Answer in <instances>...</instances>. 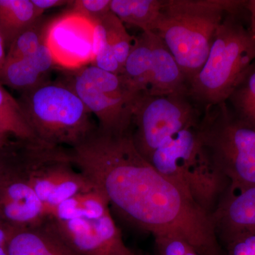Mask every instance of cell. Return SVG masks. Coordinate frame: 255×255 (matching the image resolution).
<instances>
[{
	"mask_svg": "<svg viewBox=\"0 0 255 255\" xmlns=\"http://www.w3.org/2000/svg\"><path fill=\"white\" fill-rule=\"evenodd\" d=\"M70 151L77 169L128 222L153 237L182 238L201 255H224L211 216L151 165L130 132L97 128Z\"/></svg>",
	"mask_w": 255,
	"mask_h": 255,
	"instance_id": "6da1fadb",
	"label": "cell"
},
{
	"mask_svg": "<svg viewBox=\"0 0 255 255\" xmlns=\"http://www.w3.org/2000/svg\"><path fill=\"white\" fill-rule=\"evenodd\" d=\"M241 0H162L152 32L163 41L189 82L204 66L214 36L228 14H239Z\"/></svg>",
	"mask_w": 255,
	"mask_h": 255,
	"instance_id": "7a4b0ae2",
	"label": "cell"
},
{
	"mask_svg": "<svg viewBox=\"0 0 255 255\" xmlns=\"http://www.w3.org/2000/svg\"><path fill=\"white\" fill-rule=\"evenodd\" d=\"M147 160L211 216L231 184L203 146L199 125L177 132Z\"/></svg>",
	"mask_w": 255,
	"mask_h": 255,
	"instance_id": "3957f363",
	"label": "cell"
},
{
	"mask_svg": "<svg viewBox=\"0 0 255 255\" xmlns=\"http://www.w3.org/2000/svg\"><path fill=\"white\" fill-rule=\"evenodd\" d=\"M38 140L72 148L97 130L93 115L66 82H48L18 100Z\"/></svg>",
	"mask_w": 255,
	"mask_h": 255,
	"instance_id": "277c9868",
	"label": "cell"
},
{
	"mask_svg": "<svg viewBox=\"0 0 255 255\" xmlns=\"http://www.w3.org/2000/svg\"><path fill=\"white\" fill-rule=\"evenodd\" d=\"M238 14L226 15L204 66L191 82L189 97L204 110L226 102L242 74L255 60V39Z\"/></svg>",
	"mask_w": 255,
	"mask_h": 255,
	"instance_id": "5b68a950",
	"label": "cell"
},
{
	"mask_svg": "<svg viewBox=\"0 0 255 255\" xmlns=\"http://www.w3.org/2000/svg\"><path fill=\"white\" fill-rule=\"evenodd\" d=\"M107 199L93 189L60 203L48 219L64 241L80 255H137L122 238Z\"/></svg>",
	"mask_w": 255,
	"mask_h": 255,
	"instance_id": "8992f818",
	"label": "cell"
},
{
	"mask_svg": "<svg viewBox=\"0 0 255 255\" xmlns=\"http://www.w3.org/2000/svg\"><path fill=\"white\" fill-rule=\"evenodd\" d=\"M199 131L208 155L229 179L231 189L255 187V126L240 119L226 102L204 111Z\"/></svg>",
	"mask_w": 255,
	"mask_h": 255,
	"instance_id": "52a82bcc",
	"label": "cell"
},
{
	"mask_svg": "<svg viewBox=\"0 0 255 255\" xmlns=\"http://www.w3.org/2000/svg\"><path fill=\"white\" fill-rule=\"evenodd\" d=\"M13 166L46 206L48 214L64 201L95 189L75 167L70 148L63 146L38 139H19Z\"/></svg>",
	"mask_w": 255,
	"mask_h": 255,
	"instance_id": "ba28073f",
	"label": "cell"
},
{
	"mask_svg": "<svg viewBox=\"0 0 255 255\" xmlns=\"http://www.w3.org/2000/svg\"><path fill=\"white\" fill-rule=\"evenodd\" d=\"M64 82L98 121L102 131L124 134L131 131L132 112L137 94L122 75L93 65L73 70Z\"/></svg>",
	"mask_w": 255,
	"mask_h": 255,
	"instance_id": "9c48e42d",
	"label": "cell"
},
{
	"mask_svg": "<svg viewBox=\"0 0 255 255\" xmlns=\"http://www.w3.org/2000/svg\"><path fill=\"white\" fill-rule=\"evenodd\" d=\"M201 117L198 106L188 94H141L135 101L132 112V142L147 159L177 132L197 126Z\"/></svg>",
	"mask_w": 255,
	"mask_h": 255,
	"instance_id": "30bf717a",
	"label": "cell"
},
{
	"mask_svg": "<svg viewBox=\"0 0 255 255\" xmlns=\"http://www.w3.org/2000/svg\"><path fill=\"white\" fill-rule=\"evenodd\" d=\"M94 34L92 21L68 10L49 21L45 41L57 66L75 70L93 63Z\"/></svg>",
	"mask_w": 255,
	"mask_h": 255,
	"instance_id": "8fae6325",
	"label": "cell"
},
{
	"mask_svg": "<svg viewBox=\"0 0 255 255\" xmlns=\"http://www.w3.org/2000/svg\"><path fill=\"white\" fill-rule=\"evenodd\" d=\"M48 216L46 206L11 166L0 187V221L14 229H21L38 226Z\"/></svg>",
	"mask_w": 255,
	"mask_h": 255,
	"instance_id": "7c38bea8",
	"label": "cell"
},
{
	"mask_svg": "<svg viewBox=\"0 0 255 255\" xmlns=\"http://www.w3.org/2000/svg\"><path fill=\"white\" fill-rule=\"evenodd\" d=\"M216 236L223 245L255 233V187L244 190L228 187L211 215Z\"/></svg>",
	"mask_w": 255,
	"mask_h": 255,
	"instance_id": "4fadbf2b",
	"label": "cell"
},
{
	"mask_svg": "<svg viewBox=\"0 0 255 255\" xmlns=\"http://www.w3.org/2000/svg\"><path fill=\"white\" fill-rule=\"evenodd\" d=\"M94 60L97 68L122 75L135 38L112 11L94 23Z\"/></svg>",
	"mask_w": 255,
	"mask_h": 255,
	"instance_id": "5bb4252c",
	"label": "cell"
},
{
	"mask_svg": "<svg viewBox=\"0 0 255 255\" xmlns=\"http://www.w3.org/2000/svg\"><path fill=\"white\" fill-rule=\"evenodd\" d=\"M8 255H80L47 219L33 227L13 229L6 245Z\"/></svg>",
	"mask_w": 255,
	"mask_h": 255,
	"instance_id": "9a60e30c",
	"label": "cell"
},
{
	"mask_svg": "<svg viewBox=\"0 0 255 255\" xmlns=\"http://www.w3.org/2000/svg\"><path fill=\"white\" fill-rule=\"evenodd\" d=\"M189 87L190 82L173 55L163 41L152 32V63L150 83L146 94L156 96L189 95Z\"/></svg>",
	"mask_w": 255,
	"mask_h": 255,
	"instance_id": "2e32d148",
	"label": "cell"
},
{
	"mask_svg": "<svg viewBox=\"0 0 255 255\" xmlns=\"http://www.w3.org/2000/svg\"><path fill=\"white\" fill-rule=\"evenodd\" d=\"M152 63V32H142L135 38L132 49L124 65L122 75L137 94L147 93Z\"/></svg>",
	"mask_w": 255,
	"mask_h": 255,
	"instance_id": "e0dca14e",
	"label": "cell"
},
{
	"mask_svg": "<svg viewBox=\"0 0 255 255\" xmlns=\"http://www.w3.org/2000/svg\"><path fill=\"white\" fill-rule=\"evenodd\" d=\"M42 16L31 0H0V36L5 48Z\"/></svg>",
	"mask_w": 255,
	"mask_h": 255,
	"instance_id": "ac0fdd59",
	"label": "cell"
},
{
	"mask_svg": "<svg viewBox=\"0 0 255 255\" xmlns=\"http://www.w3.org/2000/svg\"><path fill=\"white\" fill-rule=\"evenodd\" d=\"M162 4V0H112L111 11L124 23L152 31Z\"/></svg>",
	"mask_w": 255,
	"mask_h": 255,
	"instance_id": "d6986e66",
	"label": "cell"
},
{
	"mask_svg": "<svg viewBox=\"0 0 255 255\" xmlns=\"http://www.w3.org/2000/svg\"><path fill=\"white\" fill-rule=\"evenodd\" d=\"M48 76L35 68L29 56L18 59L5 60L0 73V83L21 94L31 91L48 82Z\"/></svg>",
	"mask_w": 255,
	"mask_h": 255,
	"instance_id": "ffe728a7",
	"label": "cell"
},
{
	"mask_svg": "<svg viewBox=\"0 0 255 255\" xmlns=\"http://www.w3.org/2000/svg\"><path fill=\"white\" fill-rule=\"evenodd\" d=\"M0 132L22 140L37 139L18 100L0 83Z\"/></svg>",
	"mask_w": 255,
	"mask_h": 255,
	"instance_id": "44dd1931",
	"label": "cell"
},
{
	"mask_svg": "<svg viewBox=\"0 0 255 255\" xmlns=\"http://www.w3.org/2000/svg\"><path fill=\"white\" fill-rule=\"evenodd\" d=\"M226 102L240 119L255 126V60L238 79Z\"/></svg>",
	"mask_w": 255,
	"mask_h": 255,
	"instance_id": "7402d4cb",
	"label": "cell"
},
{
	"mask_svg": "<svg viewBox=\"0 0 255 255\" xmlns=\"http://www.w3.org/2000/svg\"><path fill=\"white\" fill-rule=\"evenodd\" d=\"M48 22L42 16L16 37L7 49L5 60L26 58L33 54L44 41Z\"/></svg>",
	"mask_w": 255,
	"mask_h": 255,
	"instance_id": "603a6c76",
	"label": "cell"
},
{
	"mask_svg": "<svg viewBox=\"0 0 255 255\" xmlns=\"http://www.w3.org/2000/svg\"><path fill=\"white\" fill-rule=\"evenodd\" d=\"M157 255H201L183 238L171 235L155 236Z\"/></svg>",
	"mask_w": 255,
	"mask_h": 255,
	"instance_id": "cb8c5ba5",
	"label": "cell"
},
{
	"mask_svg": "<svg viewBox=\"0 0 255 255\" xmlns=\"http://www.w3.org/2000/svg\"><path fill=\"white\" fill-rule=\"evenodd\" d=\"M112 0H75L69 4V11L95 23L111 11Z\"/></svg>",
	"mask_w": 255,
	"mask_h": 255,
	"instance_id": "d4e9b609",
	"label": "cell"
},
{
	"mask_svg": "<svg viewBox=\"0 0 255 255\" xmlns=\"http://www.w3.org/2000/svg\"><path fill=\"white\" fill-rule=\"evenodd\" d=\"M224 246V255H255V233L234 238Z\"/></svg>",
	"mask_w": 255,
	"mask_h": 255,
	"instance_id": "484cf974",
	"label": "cell"
},
{
	"mask_svg": "<svg viewBox=\"0 0 255 255\" xmlns=\"http://www.w3.org/2000/svg\"><path fill=\"white\" fill-rule=\"evenodd\" d=\"M29 59L35 68L40 73L48 76L50 72L57 66L51 52L47 46L46 41H43L41 46L33 54L30 55Z\"/></svg>",
	"mask_w": 255,
	"mask_h": 255,
	"instance_id": "4316f807",
	"label": "cell"
},
{
	"mask_svg": "<svg viewBox=\"0 0 255 255\" xmlns=\"http://www.w3.org/2000/svg\"><path fill=\"white\" fill-rule=\"evenodd\" d=\"M11 167V150L8 142L0 149V187L9 175Z\"/></svg>",
	"mask_w": 255,
	"mask_h": 255,
	"instance_id": "83f0119b",
	"label": "cell"
},
{
	"mask_svg": "<svg viewBox=\"0 0 255 255\" xmlns=\"http://www.w3.org/2000/svg\"><path fill=\"white\" fill-rule=\"evenodd\" d=\"M38 12L43 16L45 11L52 8L69 5L72 1L67 0H31Z\"/></svg>",
	"mask_w": 255,
	"mask_h": 255,
	"instance_id": "f1b7e54d",
	"label": "cell"
},
{
	"mask_svg": "<svg viewBox=\"0 0 255 255\" xmlns=\"http://www.w3.org/2000/svg\"><path fill=\"white\" fill-rule=\"evenodd\" d=\"M245 8L248 10L250 14V27L248 28L252 36L255 39V0L246 1Z\"/></svg>",
	"mask_w": 255,
	"mask_h": 255,
	"instance_id": "f546056e",
	"label": "cell"
},
{
	"mask_svg": "<svg viewBox=\"0 0 255 255\" xmlns=\"http://www.w3.org/2000/svg\"><path fill=\"white\" fill-rule=\"evenodd\" d=\"M13 229L0 221V247L6 246Z\"/></svg>",
	"mask_w": 255,
	"mask_h": 255,
	"instance_id": "4dcf8cb0",
	"label": "cell"
},
{
	"mask_svg": "<svg viewBox=\"0 0 255 255\" xmlns=\"http://www.w3.org/2000/svg\"><path fill=\"white\" fill-rule=\"evenodd\" d=\"M6 53V48H5L4 42H3L2 38L0 36V73H1L3 65H4Z\"/></svg>",
	"mask_w": 255,
	"mask_h": 255,
	"instance_id": "1f68e13d",
	"label": "cell"
},
{
	"mask_svg": "<svg viewBox=\"0 0 255 255\" xmlns=\"http://www.w3.org/2000/svg\"><path fill=\"white\" fill-rule=\"evenodd\" d=\"M11 137V136H10V135H6V134L0 132V149L4 147L5 144L7 142Z\"/></svg>",
	"mask_w": 255,
	"mask_h": 255,
	"instance_id": "d6a6232c",
	"label": "cell"
},
{
	"mask_svg": "<svg viewBox=\"0 0 255 255\" xmlns=\"http://www.w3.org/2000/svg\"><path fill=\"white\" fill-rule=\"evenodd\" d=\"M0 255H8L6 246L0 247Z\"/></svg>",
	"mask_w": 255,
	"mask_h": 255,
	"instance_id": "836d02e7",
	"label": "cell"
}]
</instances>
